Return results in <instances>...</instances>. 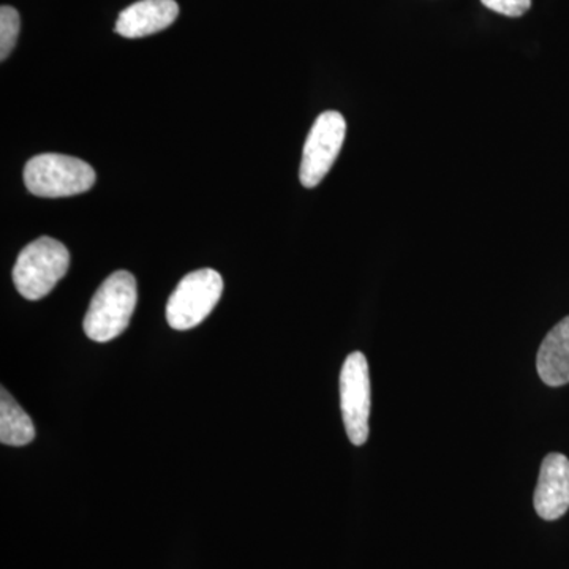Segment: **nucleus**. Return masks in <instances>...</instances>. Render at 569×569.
<instances>
[{"instance_id":"3","label":"nucleus","mask_w":569,"mask_h":569,"mask_svg":"<svg viewBox=\"0 0 569 569\" xmlns=\"http://www.w3.org/2000/svg\"><path fill=\"white\" fill-rule=\"evenodd\" d=\"M91 164L63 153H40L24 167V183L36 197L63 198L89 192L96 183Z\"/></svg>"},{"instance_id":"4","label":"nucleus","mask_w":569,"mask_h":569,"mask_svg":"<svg viewBox=\"0 0 569 569\" xmlns=\"http://www.w3.org/2000/svg\"><path fill=\"white\" fill-rule=\"evenodd\" d=\"M223 279L213 269H198L183 277L168 299L167 321L176 331H189L203 323L219 305Z\"/></svg>"},{"instance_id":"9","label":"nucleus","mask_w":569,"mask_h":569,"mask_svg":"<svg viewBox=\"0 0 569 569\" xmlns=\"http://www.w3.org/2000/svg\"><path fill=\"white\" fill-rule=\"evenodd\" d=\"M537 369L541 380L549 387L569 383V317L553 326L542 340Z\"/></svg>"},{"instance_id":"11","label":"nucleus","mask_w":569,"mask_h":569,"mask_svg":"<svg viewBox=\"0 0 569 569\" xmlns=\"http://www.w3.org/2000/svg\"><path fill=\"white\" fill-rule=\"evenodd\" d=\"M20 13L10 6H2L0 9V59L6 61L17 44L20 36Z\"/></svg>"},{"instance_id":"10","label":"nucleus","mask_w":569,"mask_h":569,"mask_svg":"<svg viewBox=\"0 0 569 569\" xmlns=\"http://www.w3.org/2000/svg\"><path fill=\"white\" fill-rule=\"evenodd\" d=\"M0 391V443L26 447L36 438V426L6 388Z\"/></svg>"},{"instance_id":"5","label":"nucleus","mask_w":569,"mask_h":569,"mask_svg":"<svg viewBox=\"0 0 569 569\" xmlns=\"http://www.w3.org/2000/svg\"><path fill=\"white\" fill-rule=\"evenodd\" d=\"M369 365L361 351L348 355L340 370V410L347 436L355 447H362L369 438L370 418Z\"/></svg>"},{"instance_id":"8","label":"nucleus","mask_w":569,"mask_h":569,"mask_svg":"<svg viewBox=\"0 0 569 569\" xmlns=\"http://www.w3.org/2000/svg\"><path fill=\"white\" fill-rule=\"evenodd\" d=\"M178 14L174 0H140L121 11L114 31L126 39H141L170 28Z\"/></svg>"},{"instance_id":"6","label":"nucleus","mask_w":569,"mask_h":569,"mask_svg":"<svg viewBox=\"0 0 569 569\" xmlns=\"http://www.w3.org/2000/svg\"><path fill=\"white\" fill-rule=\"evenodd\" d=\"M347 122L337 111H325L318 116L302 152L299 179L306 189H313L323 181L331 170L343 141H346Z\"/></svg>"},{"instance_id":"2","label":"nucleus","mask_w":569,"mask_h":569,"mask_svg":"<svg viewBox=\"0 0 569 569\" xmlns=\"http://www.w3.org/2000/svg\"><path fill=\"white\" fill-rule=\"evenodd\" d=\"M70 252L58 239H36L18 254L13 268V282L22 298L39 301L67 274Z\"/></svg>"},{"instance_id":"7","label":"nucleus","mask_w":569,"mask_h":569,"mask_svg":"<svg viewBox=\"0 0 569 569\" xmlns=\"http://www.w3.org/2000/svg\"><path fill=\"white\" fill-rule=\"evenodd\" d=\"M538 516L545 520H557L569 509V459L552 452L542 460L538 486L533 498Z\"/></svg>"},{"instance_id":"12","label":"nucleus","mask_w":569,"mask_h":569,"mask_svg":"<svg viewBox=\"0 0 569 569\" xmlns=\"http://www.w3.org/2000/svg\"><path fill=\"white\" fill-rule=\"evenodd\" d=\"M482 6L509 18H519L530 10L531 0H481Z\"/></svg>"},{"instance_id":"1","label":"nucleus","mask_w":569,"mask_h":569,"mask_svg":"<svg viewBox=\"0 0 569 569\" xmlns=\"http://www.w3.org/2000/svg\"><path fill=\"white\" fill-rule=\"evenodd\" d=\"M137 280L127 271H116L104 279L93 295L86 313V336L93 342L104 343L126 331L137 307Z\"/></svg>"}]
</instances>
